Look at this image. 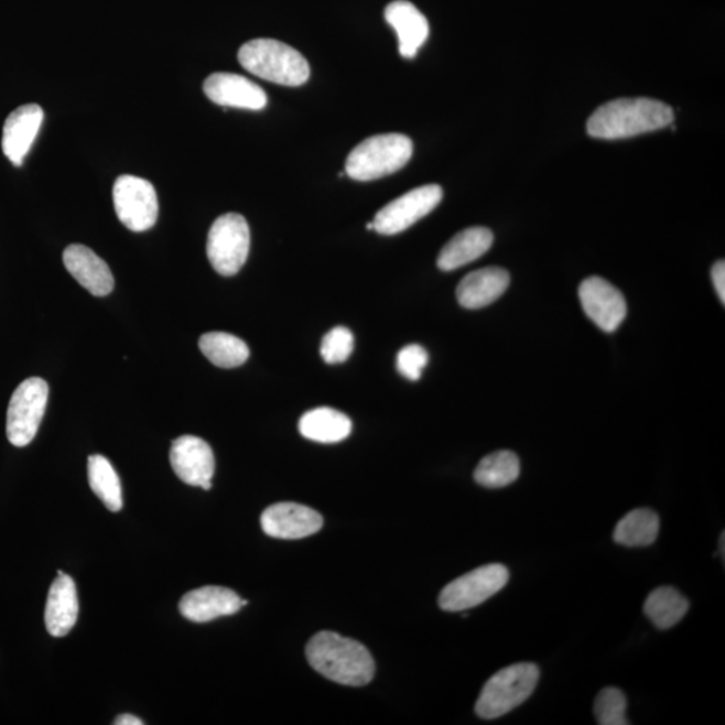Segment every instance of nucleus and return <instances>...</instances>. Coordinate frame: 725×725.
Returning <instances> with one entry per match:
<instances>
[{"label": "nucleus", "mask_w": 725, "mask_h": 725, "mask_svg": "<svg viewBox=\"0 0 725 725\" xmlns=\"http://www.w3.org/2000/svg\"><path fill=\"white\" fill-rule=\"evenodd\" d=\"M724 543H725V533L723 532L722 537H721V540H718V554L722 555L723 561H724V556H725V544Z\"/></svg>", "instance_id": "473e14b6"}, {"label": "nucleus", "mask_w": 725, "mask_h": 725, "mask_svg": "<svg viewBox=\"0 0 725 725\" xmlns=\"http://www.w3.org/2000/svg\"><path fill=\"white\" fill-rule=\"evenodd\" d=\"M203 355L220 368H236L249 359L250 349L239 337L226 332H208L199 339Z\"/></svg>", "instance_id": "393cba45"}, {"label": "nucleus", "mask_w": 725, "mask_h": 725, "mask_svg": "<svg viewBox=\"0 0 725 725\" xmlns=\"http://www.w3.org/2000/svg\"><path fill=\"white\" fill-rule=\"evenodd\" d=\"M238 61L251 75L279 85H304L311 76V67L304 55L275 40L246 42L239 48Z\"/></svg>", "instance_id": "7ed1b4c3"}, {"label": "nucleus", "mask_w": 725, "mask_h": 725, "mask_svg": "<svg viewBox=\"0 0 725 725\" xmlns=\"http://www.w3.org/2000/svg\"><path fill=\"white\" fill-rule=\"evenodd\" d=\"M203 91L217 106L250 110L268 106V96L261 86L235 73H214L203 84Z\"/></svg>", "instance_id": "4468645a"}, {"label": "nucleus", "mask_w": 725, "mask_h": 725, "mask_svg": "<svg viewBox=\"0 0 725 725\" xmlns=\"http://www.w3.org/2000/svg\"><path fill=\"white\" fill-rule=\"evenodd\" d=\"M88 478L91 490L104 502L110 512H119L122 508V489L118 473L109 461L95 454L88 459Z\"/></svg>", "instance_id": "bb28decb"}, {"label": "nucleus", "mask_w": 725, "mask_h": 725, "mask_svg": "<svg viewBox=\"0 0 725 725\" xmlns=\"http://www.w3.org/2000/svg\"><path fill=\"white\" fill-rule=\"evenodd\" d=\"M78 598L75 581L69 575H59L47 595L45 624L48 635L65 637L77 623Z\"/></svg>", "instance_id": "aec40b11"}, {"label": "nucleus", "mask_w": 725, "mask_h": 725, "mask_svg": "<svg viewBox=\"0 0 725 725\" xmlns=\"http://www.w3.org/2000/svg\"><path fill=\"white\" fill-rule=\"evenodd\" d=\"M385 20L396 30L399 54L403 58H414L429 39L430 26L426 17L408 0H396L387 6Z\"/></svg>", "instance_id": "a211bd4d"}, {"label": "nucleus", "mask_w": 725, "mask_h": 725, "mask_svg": "<svg viewBox=\"0 0 725 725\" xmlns=\"http://www.w3.org/2000/svg\"><path fill=\"white\" fill-rule=\"evenodd\" d=\"M712 281L716 288L718 297H721L722 303H725V262L717 261L712 268Z\"/></svg>", "instance_id": "7c9ffc66"}, {"label": "nucleus", "mask_w": 725, "mask_h": 725, "mask_svg": "<svg viewBox=\"0 0 725 725\" xmlns=\"http://www.w3.org/2000/svg\"><path fill=\"white\" fill-rule=\"evenodd\" d=\"M354 351V335L346 327L331 329L323 337L321 354L328 365L346 361Z\"/></svg>", "instance_id": "c85d7f7f"}, {"label": "nucleus", "mask_w": 725, "mask_h": 725, "mask_svg": "<svg viewBox=\"0 0 725 725\" xmlns=\"http://www.w3.org/2000/svg\"><path fill=\"white\" fill-rule=\"evenodd\" d=\"M659 532V515L648 508H638L619 520L613 539L625 547H649L656 542Z\"/></svg>", "instance_id": "b1692460"}, {"label": "nucleus", "mask_w": 725, "mask_h": 725, "mask_svg": "<svg viewBox=\"0 0 725 725\" xmlns=\"http://www.w3.org/2000/svg\"><path fill=\"white\" fill-rule=\"evenodd\" d=\"M674 120V110L653 98H618L589 116L587 133L602 140H619L659 131Z\"/></svg>", "instance_id": "f257e3e1"}, {"label": "nucleus", "mask_w": 725, "mask_h": 725, "mask_svg": "<svg viewBox=\"0 0 725 725\" xmlns=\"http://www.w3.org/2000/svg\"><path fill=\"white\" fill-rule=\"evenodd\" d=\"M299 430L306 440L321 442V444H336L351 434L353 422L340 411L318 408L301 416Z\"/></svg>", "instance_id": "4be33fe9"}, {"label": "nucleus", "mask_w": 725, "mask_h": 725, "mask_svg": "<svg viewBox=\"0 0 725 725\" xmlns=\"http://www.w3.org/2000/svg\"><path fill=\"white\" fill-rule=\"evenodd\" d=\"M116 725H143L144 722H141L139 717L125 714L120 715L118 718L115 721Z\"/></svg>", "instance_id": "2f4dec72"}, {"label": "nucleus", "mask_w": 725, "mask_h": 725, "mask_svg": "<svg viewBox=\"0 0 725 725\" xmlns=\"http://www.w3.org/2000/svg\"><path fill=\"white\" fill-rule=\"evenodd\" d=\"M242 599L230 588L206 586L193 589L181 600L184 618L196 624L210 623L219 617L232 616L241 610Z\"/></svg>", "instance_id": "dca6fc26"}, {"label": "nucleus", "mask_w": 725, "mask_h": 725, "mask_svg": "<svg viewBox=\"0 0 725 725\" xmlns=\"http://www.w3.org/2000/svg\"><path fill=\"white\" fill-rule=\"evenodd\" d=\"M520 476V459L513 452L499 451L484 457L475 470V480L481 487H508Z\"/></svg>", "instance_id": "a878e982"}, {"label": "nucleus", "mask_w": 725, "mask_h": 725, "mask_svg": "<svg viewBox=\"0 0 725 725\" xmlns=\"http://www.w3.org/2000/svg\"><path fill=\"white\" fill-rule=\"evenodd\" d=\"M323 516L296 502L273 504L262 512L263 532L275 539H303L322 530Z\"/></svg>", "instance_id": "ddd939ff"}, {"label": "nucleus", "mask_w": 725, "mask_h": 725, "mask_svg": "<svg viewBox=\"0 0 725 725\" xmlns=\"http://www.w3.org/2000/svg\"><path fill=\"white\" fill-rule=\"evenodd\" d=\"M43 109L28 104L12 110L3 126L2 150L14 165H22L34 143L43 122Z\"/></svg>", "instance_id": "2eb2a0df"}, {"label": "nucleus", "mask_w": 725, "mask_h": 725, "mask_svg": "<svg viewBox=\"0 0 725 725\" xmlns=\"http://www.w3.org/2000/svg\"><path fill=\"white\" fill-rule=\"evenodd\" d=\"M628 700L618 688L608 686L598 693L594 704V714L600 725H628L626 717Z\"/></svg>", "instance_id": "cd10ccee"}, {"label": "nucleus", "mask_w": 725, "mask_h": 725, "mask_svg": "<svg viewBox=\"0 0 725 725\" xmlns=\"http://www.w3.org/2000/svg\"><path fill=\"white\" fill-rule=\"evenodd\" d=\"M64 263L67 272L94 296H108L113 291L115 279L108 263L86 246L78 244L67 246L64 251Z\"/></svg>", "instance_id": "f3484780"}, {"label": "nucleus", "mask_w": 725, "mask_h": 725, "mask_svg": "<svg viewBox=\"0 0 725 725\" xmlns=\"http://www.w3.org/2000/svg\"><path fill=\"white\" fill-rule=\"evenodd\" d=\"M367 230H374V224L372 223L367 224Z\"/></svg>", "instance_id": "72a5a7b5"}, {"label": "nucleus", "mask_w": 725, "mask_h": 725, "mask_svg": "<svg viewBox=\"0 0 725 725\" xmlns=\"http://www.w3.org/2000/svg\"><path fill=\"white\" fill-rule=\"evenodd\" d=\"M690 610V600L674 587H659L645 600L643 612L651 624L661 630L673 628Z\"/></svg>", "instance_id": "5701e85b"}, {"label": "nucleus", "mask_w": 725, "mask_h": 725, "mask_svg": "<svg viewBox=\"0 0 725 725\" xmlns=\"http://www.w3.org/2000/svg\"><path fill=\"white\" fill-rule=\"evenodd\" d=\"M48 386L41 378H29L17 387L8 410L6 433L11 445L24 447L35 439L45 415Z\"/></svg>", "instance_id": "6e6552de"}, {"label": "nucleus", "mask_w": 725, "mask_h": 725, "mask_svg": "<svg viewBox=\"0 0 725 725\" xmlns=\"http://www.w3.org/2000/svg\"><path fill=\"white\" fill-rule=\"evenodd\" d=\"M306 660L325 679L342 685H367L375 674V661L365 645L334 631L312 637L306 645Z\"/></svg>", "instance_id": "f03ea898"}, {"label": "nucleus", "mask_w": 725, "mask_h": 725, "mask_svg": "<svg viewBox=\"0 0 725 725\" xmlns=\"http://www.w3.org/2000/svg\"><path fill=\"white\" fill-rule=\"evenodd\" d=\"M491 245H494V232L487 227H469L459 231L444 246L437 266L444 272H452L478 260L487 253Z\"/></svg>", "instance_id": "412c9836"}, {"label": "nucleus", "mask_w": 725, "mask_h": 725, "mask_svg": "<svg viewBox=\"0 0 725 725\" xmlns=\"http://www.w3.org/2000/svg\"><path fill=\"white\" fill-rule=\"evenodd\" d=\"M250 229L241 214L227 213L212 226L207 237V257L215 272L235 275L248 260Z\"/></svg>", "instance_id": "423d86ee"}, {"label": "nucleus", "mask_w": 725, "mask_h": 725, "mask_svg": "<svg viewBox=\"0 0 725 725\" xmlns=\"http://www.w3.org/2000/svg\"><path fill=\"white\" fill-rule=\"evenodd\" d=\"M539 668L534 663L523 662L501 669L491 675L484 685L476 703V714L484 721H494L531 697L539 683Z\"/></svg>", "instance_id": "39448f33"}, {"label": "nucleus", "mask_w": 725, "mask_h": 725, "mask_svg": "<svg viewBox=\"0 0 725 725\" xmlns=\"http://www.w3.org/2000/svg\"><path fill=\"white\" fill-rule=\"evenodd\" d=\"M113 205L120 223L131 231H147L156 224V190L143 177L119 176L113 186Z\"/></svg>", "instance_id": "1a4fd4ad"}, {"label": "nucleus", "mask_w": 725, "mask_h": 725, "mask_svg": "<svg viewBox=\"0 0 725 725\" xmlns=\"http://www.w3.org/2000/svg\"><path fill=\"white\" fill-rule=\"evenodd\" d=\"M444 196L439 184H426L405 193L386 205L374 218V230L382 236H396L408 230L437 207Z\"/></svg>", "instance_id": "9d476101"}, {"label": "nucleus", "mask_w": 725, "mask_h": 725, "mask_svg": "<svg viewBox=\"0 0 725 725\" xmlns=\"http://www.w3.org/2000/svg\"><path fill=\"white\" fill-rule=\"evenodd\" d=\"M580 300L589 321L608 334L618 329L628 313L624 294L597 275L582 282Z\"/></svg>", "instance_id": "f8f14e48"}, {"label": "nucleus", "mask_w": 725, "mask_h": 725, "mask_svg": "<svg viewBox=\"0 0 725 725\" xmlns=\"http://www.w3.org/2000/svg\"><path fill=\"white\" fill-rule=\"evenodd\" d=\"M508 581L509 571L506 565H483L448 583L440 594L439 605L448 613L469 610L501 592Z\"/></svg>", "instance_id": "0eeeda50"}, {"label": "nucleus", "mask_w": 725, "mask_h": 725, "mask_svg": "<svg viewBox=\"0 0 725 725\" xmlns=\"http://www.w3.org/2000/svg\"><path fill=\"white\" fill-rule=\"evenodd\" d=\"M170 461L175 475L184 484L205 490L213 488L215 458L206 441L194 435H182L172 442Z\"/></svg>", "instance_id": "9b49d317"}, {"label": "nucleus", "mask_w": 725, "mask_h": 725, "mask_svg": "<svg viewBox=\"0 0 725 725\" xmlns=\"http://www.w3.org/2000/svg\"><path fill=\"white\" fill-rule=\"evenodd\" d=\"M429 354L420 344H410L398 353L397 368L405 379L420 380L423 368L428 366Z\"/></svg>", "instance_id": "c756f323"}, {"label": "nucleus", "mask_w": 725, "mask_h": 725, "mask_svg": "<svg viewBox=\"0 0 725 725\" xmlns=\"http://www.w3.org/2000/svg\"><path fill=\"white\" fill-rule=\"evenodd\" d=\"M511 284L506 269L489 267L465 275L457 286V300L466 310H480L502 296Z\"/></svg>", "instance_id": "6ab92c4d"}, {"label": "nucleus", "mask_w": 725, "mask_h": 725, "mask_svg": "<svg viewBox=\"0 0 725 725\" xmlns=\"http://www.w3.org/2000/svg\"><path fill=\"white\" fill-rule=\"evenodd\" d=\"M413 150V141L405 134H377L361 141L349 153L346 174L358 182L377 181L396 174L409 163Z\"/></svg>", "instance_id": "20e7f679"}]
</instances>
